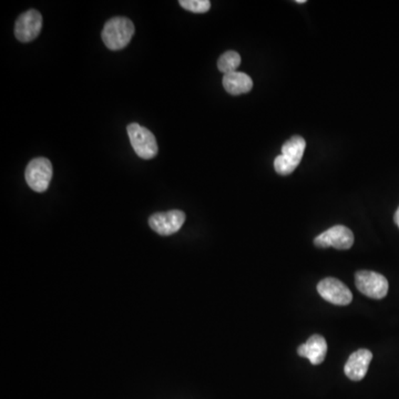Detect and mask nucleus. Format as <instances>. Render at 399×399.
I'll return each mask as SVG.
<instances>
[{
	"label": "nucleus",
	"instance_id": "nucleus-13",
	"mask_svg": "<svg viewBox=\"0 0 399 399\" xmlns=\"http://www.w3.org/2000/svg\"><path fill=\"white\" fill-rule=\"evenodd\" d=\"M239 65H241V56L237 51H232V50L223 53L217 61V68L224 75L235 73V71H237Z\"/></svg>",
	"mask_w": 399,
	"mask_h": 399
},
{
	"label": "nucleus",
	"instance_id": "nucleus-12",
	"mask_svg": "<svg viewBox=\"0 0 399 399\" xmlns=\"http://www.w3.org/2000/svg\"><path fill=\"white\" fill-rule=\"evenodd\" d=\"M223 87L229 95H239L249 93L252 90L253 81L247 73L235 71V73L224 75Z\"/></svg>",
	"mask_w": 399,
	"mask_h": 399
},
{
	"label": "nucleus",
	"instance_id": "nucleus-10",
	"mask_svg": "<svg viewBox=\"0 0 399 399\" xmlns=\"http://www.w3.org/2000/svg\"><path fill=\"white\" fill-rule=\"evenodd\" d=\"M373 354L368 349H358L347 359L344 372L346 376L355 382L362 380L368 372V367L372 362Z\"/></svg>",
	"mask_w": 399,
	"mask_h": 399
},
{
	"label": "nucleus",
	"instance_id": "nucleus-4",
	"mask_svg": "<svg viewBox=\"0 0 399 399\" xmlns=\"http://www.w3.org/2000/svg\"><path fill=\"white\" fill-rule=\"evenodd\" d=\"M127 131L130 142L138 157L150 160L157 155V140L149 129L141 127L139 123H131L128 125Z\"/></svg>",
	"mask_w": 399,
	"mask_h": 399
},
{
	"label": "nucleus",
	"instance_id": "nucleus-5",
	"mask_svg": "<svg viewBox=\"0 0 399 399\" xmlns=\"http://www.w3.org/2000/svg\"><path fill=\"white\" fill-rule=\"evenodd\" d=\"M355 284L359 292L370 299H382L388 293L386 277L373 271H358L355 274Z\"/></svg>",
	"mask_w": 399,
	"mask_h": 399
},
{
	"label": "nucleus",
	"instance_id": "nucleus-11",
	"mask_svg": "<svg viewBox=\"0 0 399 399\" xmlns=\"http://www.w3.org/2000/svg\"><path fill=\"white\" fill-rule=\"evenodd\" d=\"M327 353V343L324 337L321 335H313L309 341L301 345L297 349V354L301 357L309 359L313 365L323 363Z\"/></svg>",
	"mask_w": 399,
	"mask_h": 399
},
{
	"label": "nucleus",
	"instance_id": "nucleus-8",
	"mask_svg": "<svg viewBox=\"0 0 399 399\" xmlns=\"http://www.w3.org/2000/svg\"><path fill=\"white\" fill-rule=\"evenodd\" d=\"M43 28V16L35 9H30L18 17L15 35L21 43H30L39 36Z\"/></svg>",
	"mask_w": 399,
	"mask_h": 399
},
{
	"label": "nucleus",
	"instance_id": "nucleus-2",
	"mask_svg": "<svg viewBox=\"0 0 399 399\" xmlns=\"http://www.w3.org/2000/svg\"><path fill=\"white\" fill-rule=\"evenodd\" d=\"M306 142L301 135H293L283 145L282 155L274 160L275 171L279 175H289L294 172L304 155Z\"/></svg>",
	"mask_w": 399,
	"mask_h": 399
},
{
	"label": "nucleus",
	"instance_id": "nucleus-3",
	"mask_svg": "<svg viewBox=\"0 0 399 399\" xmlns=\"http://www.w3.org/2000/svg\"><path fill=\"white\" fill-rule=\"evenodd\" d=\"M53 173V165L47 157H36L26 167V181L35 192L43 193L49 187Z\"/></svg>",
	"mask_w": 399,
	"mask_h": 399
},
{
	"label": "nucleus",
	"instance_id": "nucleus-15",
	"mask_svg": "<svg viewBox=\"0 0 399 399\" xmlns=\"http://www.w3.org/2000/svg\"><path fill=\"white\" fill-rule=\"evenodd\" d=\"M394 221H395V223H396L397 227H399V207H398V209H397L396 213H395Z\"/></svg>",
	"mask_w": 399,
	"mask_h": 399
},
{
	"label": "nucleus",
	"instance_id": "nucleus-7",
	"mask_svg": "<svg viewBox=\"0 0 399 399\" xmlns=\"http://www.w3.org/2000/svg\"><path fill=\"white\" fill-rule=\"evenodd\" d=\"M314 244L323 249H348L354 244V234L344 225H335L315 237Z\"/></svg>",
	"mask_w": 399,
	"mask_h": 399
},
{
	"label": "nucleus",
	"instance_id": "nucleus-14",
	"mask_svg": "<svg viewBox=\"0 0 399 399\" xmlns=\"http://www.w3.org/2000/svg\"><path fill=\"white\" fill-rule=\"evenodd\" d=\"M180 6L191 13L204 14L211 8L209 0H180Z\"/></svg>",
	"mask_w": 399,
	"mask_h": 399
},
{
	"label": "nucleus",
	"instance_id": "nucleus-9",
	"mask_svg": "<svg viewBox=\"0 0 399 399\" xmlns=\"http://www.w3.org/2000/svg\"><path fill=\"white\" fill-rule=\"evenodd\" d=\"M185 214L180 209L155 213L149 219V225L157 234L163 237L175 234L185 224Z\"/></svg>",
	"mask_w": 399,
	"mask_h": 399
},
{
	"label": "nucleus",
	"instance_id": "nucleus-16",
	"mask_svg": "<svg viewBox=\"0 0 399 399\" xmlns=\"http://www.w3.org/2000/svg\"><path fill=\"white\" fill-rule=\"evenodd\" d=\"M297 4H305L306 1L305 0H296Z\"/></svg>",
	"mask_w": 399,
	"mask_h": 399
},
{
	"label": "nucleus",
	"instance_id": "nucleus-6",
	"mask_svg": "<svg viewBox=\"0 0 399 399\" xmlns=\"http://www.w3.org/2000/svg\"><path fill=\"white\" fill-rule=\"evenodd\" d=\"M317 291L325 301L338 306H346L353 301L351 289L334 277L322 279L317 285Z\"/></svg>",
	"mask_w": 399,
	"mask_h": 399
},
{
	"label": "nucleus",
	"instance_id": "nucleus-1",
	"mask_svg": "<svg viewBox=\"0 0 399 399\" xmlns=\"http://www.w3.org/2000/svg\"><path fill=\"white\" fill-rule=\"evenodd\" d=\"M135 35V25L125 17H115L108 20L101 37L110 50H121L129 45Z\"/></svg>",
	"mask_w": 399,
	"mask_h": 399
}]
</instances>
